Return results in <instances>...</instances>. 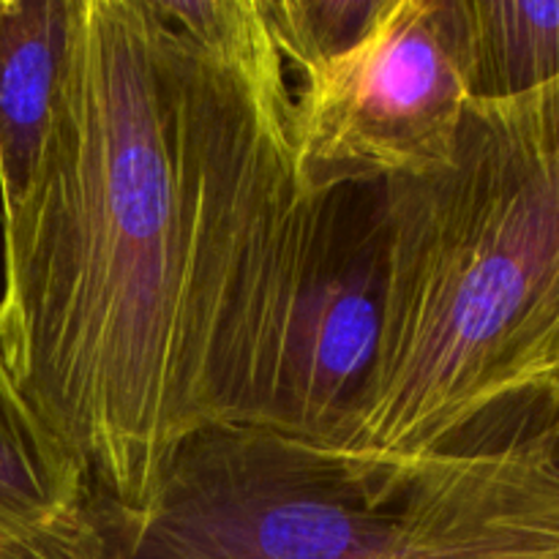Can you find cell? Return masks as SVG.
Instances as JSON below:
<instances>
[{"label":"cell","mask_w":559,"mask_h":559,"mask_svg":"<svg viewBox=\"0 0 559 559\" xmlns=\"http://www.w3.org/2000/svg\"><path fill=\"white\" fill-rule=\"evenodd\" d=\"M314 207L267 0H74L0 355L104 511L197 431L267 429Z\"/></svg>","instance_id":"obj_1"},{"label":"cell","mask_w":559,"mask_h":559,"mask_svg":"<svg viewBox=\"0 0 559 559\" xmlns=\"http://www.w3.org/2000/svg\"><path fill=\"white\" fill-rule=\"evenodd\" d=\"M385 309L336 453L413 459L551 388L559 336V80L469 102L451 162L382 183Z\"/></svg>","instance_id":"obj_2"},{"label":"cell","mask_w":559,"mask_h":559,"mask_svg":"<svg viewBox=\"0 0 559 559\" xmlns=\"http://www.w3.org/2000/svg\"><path fill=\"white\" fill-rule=\"evenodd\" d=\"M104 524L118 559H402L391 462L342 456L265 426L197 431L151 502L104 511Z\"/></svg>","instance_id":"obj_3"},{"label":"cell","mask_w":559,"mask_h":559,"mask_svg":"<svg viewBox=\"0 0 559 559\" xmlns=\"http://www.w3.org/2000/svg\"><path fill=\"white\" fill-rule=\"evenodd\" d=\"M309 197L418 178L451 162L473 102L462 0H385L364 38L293 80Z\"/></svg>","instance_id":"obj_4"},{"label":"cell","mask_w":559,"mask_h":559,"mask_svg":"<svg viewBox=\"0 0 559 559\" xmlns=\"http://www.w3.org/2000/svg\"><path fill=\"white\" fill-rule=\"evenodd\" d=\"M385 309L382 186L317 197L267 429L338 451L374 371Z\"/></svg>","instance_id":"obj_5"},{"label":"cell","mask_w":559,"mask_h":559,"mask_svg":"<svg viewBox=\"0 0 559 559\" xmlns=\"http://www.w3.org/2000/svg\"><path fill=\"white\" fill-rule=\"evenodd\" d=\"M391 464L402 559H559V391L516 399Z\"/></svg>","instance_id":"obj_6"},{"label":"cell","mask_w":559,"mask_h":559,"mask_svg":"<svg viewBox=\"0 0 559 559\" xmlns=\"http://www.w3.org/2000/svg\"><path fill=\"white\" fill-rule=\"evenodd\" d=\"M0 559H118L85 473L0 355Z\"/></svg>","instance_id":"obj_7"},{"label":"cell","mask_w":559,"mask_h":559,"mask_svg":"<svg viewBox=\"0 0 559 559\" xmlns=\"http://www.w3.org/2000/svg\"><path fill=\"white\" fill-rule=\"evenodd\" d=\"M74 0H0V222L27 205L52 140Z\"/></svg>","instance_id":"obj_8"},{"label":"cell","mask_w":559,"mask_h":559,"mask_svg":"<svg viewBox=\"0 0 559 559\" xmlns=\"http://www.w3.org/2000/svg\"><path fill=\"white\" fill-rule=\"evenodd\" d=\"M473 102H502L559 80V0H462Z\"/></svg>","instance_id":"obj_9"},{"label":"cell","mask_w":559,"mask_h":559,"mask_svg":"<svg viewBox=\"0 0 559 559\" xmlns=\"http://www.w3.org/2000/svg\"><path fill=\"white\" fill-rule=\"evenodd\" d=\"M382 9L385 0H267L276 47L293 80L353 49Z\"/></svg>","instance_id":"obj_10"},{"label":"cell","mask_w":559,"mask_h":559,"mask_svg":"<svg viewBox=\"0 0 559 559\" xmlns=\"http://www.w3.org/2000/svg\"><path fill=\"white\" fill-rule=\"evenodd\" d=\"M551 388H559V336L555 342V353H551Z\"/></svg>","instance_id":"obj_11"}]
</instances>
